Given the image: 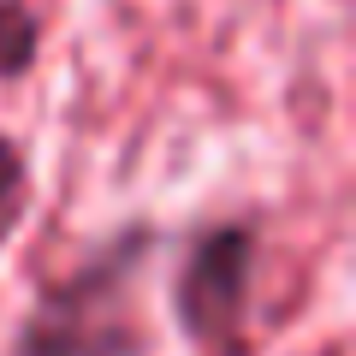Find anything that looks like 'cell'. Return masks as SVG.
Masks as SVG:
<instances>
[{
  "label": "cell",
  "instance_id": "6da1fadb",
  "mask_svg": "<svg viewBox=\"0 0 356 356\" xmlns=\"http://www.w3.org/2000/svg\"><path fill=\"white\" fill-rule=\"evenodd\" d=\"M166 250L154 220H119L30 285L0 356H154L149 280Z\"/></svg>",
  "mask_w": 356,
  "mask_h": 356
},
{
  "label": "cell",
  "instance_id": "7a4b0ae2",
  "mask_svg": "<svg viewBox=\"0 0 356 356\" xmlns=\"http://www.w3.org/2000/svg\"><path fill=\"white\" fill-rule=\"evenodd\" d=\"M267 273L261 214H208L172 243L166 315L196 356H255V297Z\"/></svg>",
  "mask_w": 356,
  "mask_h": 356
},
{
  "label": "cell",
  "instance_id": "3957f363",
  "mask_svg": "<svg viewBox=\"0 0 356 356\" xmlns=\"http://www.w3.org/2000/svg\"><path fill=\"white\" fill-rule=\"evenodd\" d=\"M30 208H36V161H30L24 137L0 125V255L13 250V238L24 232Z\"/></svg>",
  "mask_w": 356,
  "mask_h": 356
},
{
  "label": "cell",
  "instance_id": "277c9868",
  "mask_svg": "<svg viewBox=\"0 0 356 356\" xmlns=\"http://www.w3.org/2000/svg\"><path fill=\"white\" fill-rule=\"evenodd\" d=\"M48 18L36 0H0V83H18L42 65Z\"/></svg>",
  "mask_w": 356,
  "mask_h": 356
}]
</instances>
